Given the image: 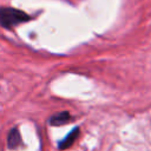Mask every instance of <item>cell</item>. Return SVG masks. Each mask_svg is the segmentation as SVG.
<instances>
[{"mask_svg":"<svg viewBox=\"0 0 151 151\" xmlns=\"http://www.w3.org/2000/svg\"><path fill=\"white\" fill-rule=\"evenodd\" d=\"M31 17L24 11L12 8V7H1L0 8V26L11 28L21 22L28 21Z\"/></svg>","mask_w":151,"mask_h":151,"instance_id":"cell-1","label":"cell"},{"mask_svg":"<svg viewBox=\"0 0 151 151\" xmlns=\"http://www.w3.org/2000/svg\"><path fill=\"white\" fill-rule=\"evenodd\" d=\"M71 120V114L67 111H61L58 112L53 116H51L48 123L53 126H60V125H65Z\"/></svg>","mask_w":151,"mask_h":151,"instance_id":"cell-2","label":"cell"},{"mask_svg":"<svg viewBox=\"0 0 151 151\" xmlns=\"http://www.w3.org/2000/svg\"><path fill=\"white\" fill-rule=\"evenodd\" d=\"M78 134H79V129H78V127L73 129V130H72V131H71V132H70L63 140L59 142V149L64 150V149H68L70 146H72V144L76 142Z\"/></svg>","mask_w":151,"mask_h":151,"instance_id":"cell-3","label":"cell"},{"mask_svg":"<svg viewBox=\"0 0 151 151\" xmlns=\"http://www.w3.org/2000/svg\"><path fill=\"white\" fill-rule=\"evenodd\" d=\"M21 144V137L18 131V129H12L11 132L8 133V149L14 150Z\"/></svg>","mask_w":151,"mask_h":151,"instance_id":"cell-4","label":"cell"}]
</instances>
